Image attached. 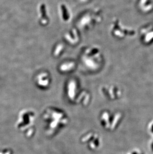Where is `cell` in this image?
Returning a JSON list of instances; mask_svg holds the SVG:
<instances>
[{
  "instance_id": "obj_6",
  "label": "cell",
  "mask_w": 153,
  "mask_h": 154,
  "mask_svg": "<svg viewBox=\"0 0 153 154\" xmlns=\"http://www.w3.org/2000/svg\"><path fill=\"white\" fill-rule=\"evenodd\" d=\"M75 64L73 62H65L64 63L62 64L61 65H60V67H66L64 69L62 70V72L64 73H69L71 71L73 70Z\"/></svg>"
},
{
  "instance_id": "obj_7",
  "label": "cell",
  "mask_w": 153,
  "mask_h": 154,
  "mask_svg": "<svg viewBox=\"0 0 153 154\" xmlns=\"http://www.w3.org/2000/svg\"><path fill=\"white\" fill-rule=\"evenodd\" d=\"M60 11H61L62 18H63L64 15L65 14L63 20H64V21L69 20L71 16L69 10L67 8L65 5H61Z\"/></svg>"
},
{
  "instance_id": "obj_4",
  "label": "cell",
  "mask_w": 153,
  "mask_h": 154,
  "mask_svg": "<svg viewBox=\"0 0 153 154\" xmlns=\"http://www.w3.org/2000/svg\"><path fill=\"white\" fill-rule=\"evenodd\" d=\"M102 141L101 135L93 131L84 133L80 138L81 143L91 151H97L101 149Z\"/></svg>"
},
{
  "instance_id": "obj_5",
  "label": "cell",
  "mask_w": 153,
  "mask_h": 154,
  "mask_svg": "<svg viewBox=\"0 0 153 154\" xmlns=\"http://www.w3.org/2000/svg\"><path fill=\"white\" fill-rule=\"evenodd\" d=\"M51 77L47 73H41L36 77V84L38 87L46 89L49 87L51 84Z\"/></svg>"
},
{
  "instance_id": "obj_1",
  "label": "cell",
  "mask_w": 153,
  "mask_h": 154,
  "mask_svg": "<svg viewBox=\"0 0 153 154\" xmlns=\"http://www.w3.org/2000/svg\"><path fill=\"white\" fill-rule=\"evenodd\" d=\"M42 118L46 134L53 136L68 125L69 118L64 111L55 107L46 108Z\"/></svg>"
},
{
  "instance_id": "obj_8",
  "label": "cell",
  "mask_w": 153,
  "mask_h": 154,
  "mask_svg": "<svg viewBox=\"0 0 153 154\" xmlns=\"http://www.w3.org/2000/svg\"><path fill=\"white\" fill-rule=\"evenodd\" d=\"M0 154H14V153L9 149H1Z\"/></svg>"
},
{
  "instance_id": "obj_2",
  "label": "cell",
  "mask_w": 153,
  "mask_h": 154,
  "mask_svg": "<svg viewBox=\"0 0 153 154\" xmlns=\"http://www.w3.org/2000/svg\"><path fill=\"white\" fill-rule=\"evenodd\" d=\"M35 120L36 114L34 111L29 109H24L18 114L16 128L27 137L31 138L35 133Z\"/></svg>"
},
{
  "instance_id": "obj_3",
  "label": "cell",
  "mask_w": 153,
  "mask_h": 154,
  "mask_svg": "<svg viewBox=\"0 0 153 154\" xmlns=\"http://www.w3.org/2000/svg\"><path fill=\"white\" fill-rule=\"evenodd\" d=\"M120 118L119 113L108 110L102 111L99 116L101 125L105 130L108 131L114 130L117 127Z\"/></svg>"
}]
</instances>
